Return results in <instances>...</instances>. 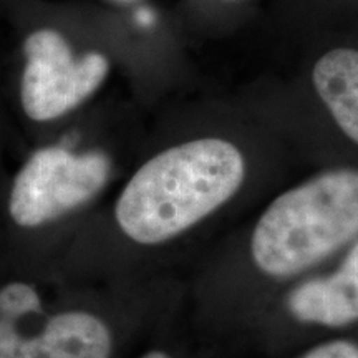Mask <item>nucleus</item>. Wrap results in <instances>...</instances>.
<instances>
[{
    "mask_svg": "<svg viewBox=\"0 0 358 358\" xmlns=\"http://www.w3.org/2000/svg\"><path fill=\"white\" fill-rule=\"evenodd\" d=\"M245 158L222 138H196L159 151L131 174L115 201L129 243L158 248L198 226L237 194Z\"/></svg>",
    "mask_w": 358,
    "mask_h": 358,
    "instance_id": "nucleus-1",
    "label": "nucleus"
},
{
    "mask_svg": "<svg viewBox=\"0 0 358 358\" xmlns=\"http://www.w3.org/2000/svg\"><path fill=\"white\" fill-rule=\"evenodd\" d=\"M358 236V169L319 173L290 187L259 216L249 254L261 274L290 279Z\"/></svg>",
    "mask_w": 358,
    "mask_h": 358,
    "instance_id": "nucleus-2",
    "label": "nucleus"
},
{
    "mask_svg": "<svg viewBox=\"0 0 358 358\" xmlns=\"http://www.w3.org/2000/svg\"><path fill=\"white\" fill-rule=\"evenodd\" d=\"M113 327L82 306H53L27 268L0 272V358H113Z\"/></svg>",
    "mask_w": 358,
    "mask_h": 358,
    "instance_id": "nucleus-3",
    "label": "nucleus"
},
{
    "mask_svg": "<svg viewBox=\"0 0 358 358\" xmlns=\"http://www.w3.org/2000/svg\"><path fill=\"white\" fill-rule=\"evenodd\" d=\"M110 156L62 145L35 150L12 179L7 216L17 231H42L92 203L108 185Z\"/></svg>",
    "mask_w": 358,
    "mask_h": 358,
    "instance_id": "nucleus-4",
    "label": "nucleus"
},
{
    "mask_svg": "<svg viewBox=\"0 0 358 358\" xmlns=\"http://www.w3.org/2000/svg\"><path fill=\"white\" fill-rule=\"evenodd\" d=\"M24 50L20 100L32 122L47 123L69 115L108 77V58L100 52L77 57L55 29L35 30L25 38Z\"/></svg>",
    "mask_w": 358,
    "mask_h": 358,
    "instance_id": "nucleus-5",
    "label": "nucleus"
},
{
    "mask_svg": "<svg viewBox=\"0 0 358 358\" xmlns=\"http://www.w3.org/2000/svg\"><path fill=\"white\" fill-rule=\"evenodd\" d=\"M285 307L303 325L338 329L358 320V266L345 256L337 271L290 290Z\"/></svg>",
    "mask_w": 358,
    "mask_h": 358,
    "instance_id": "nucleus-6",
    "label": "nucleus"
},
{
    "mask_svg": "<svg viewBox=\"0 0 358 358\" xmlns=\"http://www.w3.org/2000/svg\"><path fill=\"white\" fill-rule=\"evenodd\" d=\"M317 95L338 128L358 145V50L340 47L324 53L312 70Z\"/></svg>",
    "mask_w": 358,
    "mask_h": 358,
    "instance_id": "nucleus-7",
    "label": "nucleus"
},
{
    "mask_svg": "<svg viewBox=\"0 0 358 358\" xmlns=\"http://www.w3.org/2000/svg\"><path fill=\"white\" fill-rule=\"evenodd\" d=\"M297 358H358V345L348 340H330L310 347Z\"/></svg>",
    "mask_w": 358,
    "mask_h": 358,
    "instance_id": "nucleus-8",
    "label": "nucleus"
},
{
    "mask_svg": "<svg viewBox=\"0 0 358 358\" xmlns=\"http://www.w3.org/2000/svg\"><path fill=\"white\" fill-rule=\"evenodd\" d=\"M138 358H173V357L169 355L168 352L156 350V348H153V350H148L145 353H141V355L138 357Z\"/></svg>",
    "mask_w": 358,
    "mask_h": 358,
    "instance_id": "nucleus-9",
    "label": "nucleus"
},
{
    "mask_svg": "<svg viewBox=\"0 0 358 358\" xmlns=\"http://www.w3.org/2000/svg\"><path fill=\"white\" fill-rule=\"evenodd\" d=\"M122 2H133V0H122Z\"/></svg>",
    "mask_w": 358,
    "mask_h": 358,
    "instance_id": "nucleus-10",
    "label": "nucleus"
}]
</instances>
